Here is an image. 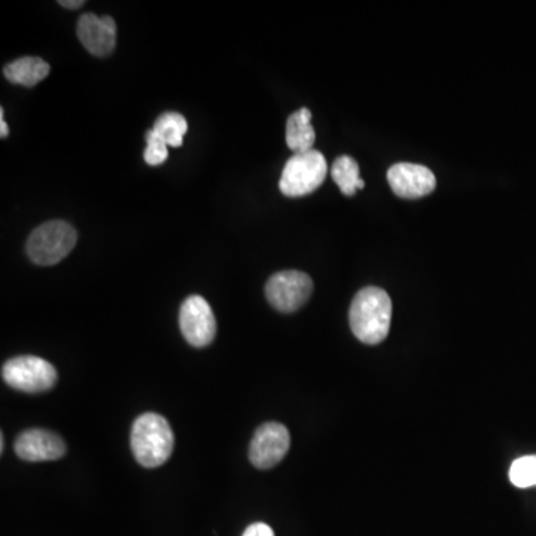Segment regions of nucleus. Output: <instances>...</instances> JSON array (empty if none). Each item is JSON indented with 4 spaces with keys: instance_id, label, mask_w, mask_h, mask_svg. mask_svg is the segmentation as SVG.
Wrapping results in <instances>:
<instances>
[{
    "instance_id": "15",
    "label": "nucleus",
    "mask_w": 536,
    "mask_h": 536,
    "mask_svg": "<svg viewBox=\"0 0 536 536\" xmlns=\"http://www.w3.org/2000/svg\"><path fill=\"white\" fill-rule=\"evenodd\" d=\"M152 130L167 143V146L179 148L188 132V123L178 112H166L157 118Z\"/></svg>"
},
{
    "instance_id": "12",
    "label": "nucleus",
    "mask_w": 536,
    "mask_h": 536,
    "mask_svg": "<svg viewBox=\"0 0 536 536\" xmlns=\"http://www.w3.org/2000/svg\"><path fill=\"white\" fill-rule=\"evenodd\" d=\"M316 133L312 126V112L307 108L294 112L286 123V143L289 149L298 152L312 151Z\"/></svg>"
},
{
    "instance_id": "8",
    "label": "nucleus",
    "mask_w": 536,
    "mask_h": 536,
    "mask_svg": "<svg viewBox=\"0 0 536 536\" xmlns=\"http://www.w3.org/2000/svg\"><path fill=\"white\" fill-rule=\"evenodd\" d=\"M179 327L191 346H209L216 335V319L210 304L200 295L188 297L179 312Z\"/></svg>"
},
{
    "instance_id": "6",
    "label": "nucleus",
    "mask_w": 536,
    "mask_h": 536,
    "mask_svg": "<svg viewBox=\"0 0 536 536\" xmlns=\"http://www.w3.org/2000/svg\"><path fill=\"white\" fill-rule=\"evenodd\" d=\"M313 282L303 271L286 270L273 274L266 285L268 303L282 313L297 312L309 300Z\"/></svg>"
},
{
    "instance_id": "10",
    "label": "nucleus",
    "mask_w": 536,
    "mask_h": 536,
    "mask_svg": "<svg viewBox=\"0 0 536 536\" xmlns=\"http://www.w3.org/2000/svg\"><path fill=\"white\" fill-rule=\"evenodd\" d=\"M15 453L26 462L57 461L66 455V444L60 435L47 429H29L15 440Z\"/></svg>"
},
{
    "instance_id": "5",
    "label": "nucleus",
    "mask_w": 536,
    "mask_h": 536,
    "mask_svg": "<svg viewBox=\"0 0 536 536\" xmlns=\"http://www.w3.org/2000/svg\"><path fill=\"white\" fill-rule=\"evenodd\" d=\"M2 377L12 389L27 394H41L54 388L57 370L53 364L39 356H17L5 362Z\"/></svg>"
},
{
    "instance_id": "20",
    "label": "nucleus",
    "mask_w": 536,
    "mask_h": 536,
    "mask_svg": "<svg viewBox=\"0 0 536 536\" xmlns=\"http://www.w3.org/2000/svg\"><path fill=\"white\" fill-rule=\"evenodd\" d=\"M8 124L5 123V117H3V109H0V136L5 139V137H8Z\"/></svg>"
},
{
    "instance_id": "17",
    "label": "nucleus",
    "mask_w": 536,
    "mask_h": 536,
    "mask_svg": "<svg viewBox=\"0 0 536 536\" xmlns=\"http://www.w3.org/2000/svg\"><path fill=\"white\" fill-rule=\"evenodd\" d=\"M146 143H148V146H146L145 154H143L146 164H149V166H160V164H163L167 160V157H169V146H167V143L154 130H149L146 133Z\"/></svg>"
},
{
    "instance_id": "7",
    "label": "nucleus",
    "mask_w": 536,
    "mask_h": 536,
    "mask_svg": "<svg viewBox=\"0 0 536 536\" xmlns=\"http://www.w3.org/2000/svg\"><path fill=\"white\" fill-rule=\"evenodd\" d=\"M291 435L285 425L268 422L255 431L249 446V459L258 469L276 467L288 453Z\"/></svg>"
},
{
    "instance_id": "1",
    "label": "nucleus",
    "mask_w": 536,
    "mask_h": 536,
    "mask_svg": "<svg viewBox=\"0 0 536 536\" xmlns=\"http://www.w3.org/2000/svg\"><path fill=\"white\" fill-rule=\"evenodd\" d=\"M349 322L352 333L362 343H382L392 322V300L388 292L377 286L361 289L350 306Z\"/></svg>"
},
{
    "instance_id": "2",
    "label": "nucleus",
    "mask_w": 536,
    "mask_h": 536,
    "mask_svg": "<svg viewBox=\"0 0 536 536\" xmlns=\"http://www.w3.org/2000/svg\"><path fill=\"white\" fill-rule=\"evenodd\" d=\"M130 446L136 461L145 468L166 464L175 447V435L169 422L157 413L137 417L130 435Z\"/></svg>"
},
{
    "instance_id": "21",
    "label": "nucleus",
    "mask_w": 536,
    "mask_h": 536,
    "mask_svg": "<svg viewBox=\"0 0 536 536\" xmlns=\"http://www.w3.org/2000/svg\"><path fill=\"white\" fill-rule=\"evenodd\" d=\"M3 449H5V437H3V434L0 435V452L3 453Z\"/></svg>"
},
{
    "instance_id": "13",
    "label": "nucleus",
    "mask_w": 536,
    "mask_h": 536,
    "mask_svg": "<svg viewBox=\"0 0 536 536\" xmlns=\"http://www.w3.org/2000/svg\"><path fill=\"white\" fill-rule=\"evenodd\" d=\"M48 73H50V65L39 57H23V59L9 63L3 69V75L9 82L24 85V87H35L47 78Z\"/></svg>"
},
{
    "instance_id": "14",
    "label": "nucleus",
    "mask_w": 536,
    "mask_h": 536,
    "mask_svg": "<svg viewBox=\"0 0 536 536\" xmlns=\"http://www.w3.org/2000/svg\"><path fill=\"white\" fill-rule=\"evenodd\" d=\"M331 176L344 196H355L356 191L365 187V182L359 178V166L353 158L343 155L334 161Z\"/></svg>"
},
{
    "instance_id": "18",
    "label": "nucleus",
    "mask_w": 536,
    "mask_h": 536,
    "mask_svg": "<svg viewBox=\"0 0 536 536\" xmlns=\"http://www.w3.org/2000/svg\"><path fill=\"white\" fill-rule=\"evenodd\" d=\"M242 536H274V532L266 523H254Z\"/></svg>"
},
{
    "instance_id": "11",
    "label": "nucleus",
    "mask_w": 536,
    "mask_h": 536,
    "mask_svg": "<svg viewBox=\"0 0 536 536\" xmlns=\"http://www.w3.org/2000/svg\"><path fill=\"white\" fill-rule=\"evenodd\" d=\"M76 33L85 50L93 56L106 57L115 50L117 24L114 18L99 17L96 14L81 15Z\"/></svg>"
},
{
    "instance_id": "9",
    "label": "nucleus",
    "mask_w": 536,
    "mask_h": 536,
    "mask_svg": "<svg viewBox=\"0 0 536 536\" xmlns=\"http://www.w3.org/2000/svg\"><path fill=\"white\" fill-rule=\"evenodd\" d=\"M392 191L401 199H420L437 187V179L428 167L413 163L394 164L388 170Z\"/></svg>"
},
{
    "instance_id": "19",
    "label": "nucleus",
    "mask_w": 536,
    "mask_h": 536,
    "mask_svg": "<svg viewBox=\"0 0 536 536\" xmlns=\"http://www.w3.org/2000/svg\"><path fill=\"white\" fill-rule=\"evenodd\" d=\"M59 3L69 9H78L85 5L84 0H62V2Z\"/></svg>"
},
{
    "instance_id": "4",
    "label": "nucleus",
    "mask_w": 536,
    "mask_h": 536,
    "mask_svg": "<svg viewBox=\"0 0 536 536\" xmlns=\"http://www.w3.org/2000/svg\"><path fill=\"white\" fill-rule=\"evenodd\" d=\"M327 160L321 152H298L289 158L280 178L279 188L286 197H304L312 194L327 178Z\"/></svg>"
},
{
    "instance_id": "16",
    "label": "nucleus",
    "mask_w": 536,
    "mask_h": 536,
    "mask_svg": "<svg viewBox=\"0 0 536 536\" xmlns=\"http://www.w3.org/2000/svg\"><path fill=\"white\" fill-rule=\"evenodd\" d=\"M510 480L520 489L536 486V455L516 459L510 468Z\"/></svg>"
},
{
    "instance_id": "3",
    "label": "nucleus",
    "mask_w": 536,
    "mask_h": 536,
    "mask_svg": "<svg viewBox=\"0 0 536 536\" xmlns=\"http://www.w3.org/2000/svg\"><path fill=\"white\" fill-rule=\"evenodd\" d=\"M78 234L65 221H50L42 224L27 240V255L38 266H54L65 260L75 248Z\"/></svg>"
}]
</instances>
